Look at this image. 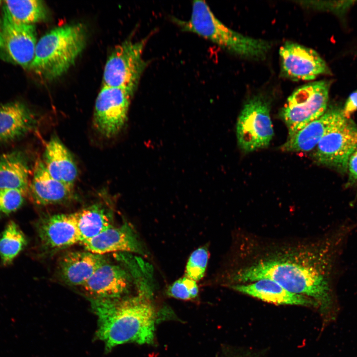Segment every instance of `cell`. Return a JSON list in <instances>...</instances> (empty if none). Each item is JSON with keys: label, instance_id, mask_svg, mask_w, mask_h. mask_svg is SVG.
I'll list each match as a JSON object with an SVG mask.
<instances>
[{"label": "cell", "instance_id": "obj_5", "mask_svg": "<svg viewBox=\"0 0 357 357\" xmlns=\"http://www.w3.org/2000/svg\"><path fill=\"white\" fill-rule=\"evenodd\" d=\"M329 80L315 81L296 89L288 98L280 115L290 137L323 115L328 108Z\"/></svg>", "mask_w": 357, "mask_h": 357}, {"label": "cell", "instance_id": "obj_3", "mask_svg": "<svg viewBox=\"0 0 357 357\" xmlns=\"http://www.w3.org/2000/svg\"><path fill=\"white\" fill-rule=\"evenodd\" d=\"M87 38L86 27L77 23L56 27L37 42L29 68L48 80L65 73L81 54Z\"/></svg>", "mask_w": 357, "mask_h": 357}, {"label": "cell", "instance_id": "obj_28", "mask_svg": "<svg viewBox=\"0 0 357 357\" xmlns=\"http://www.w3.org/2000/svg\"><path fill=\"white\" fill-rule=\"evenodd\" d=\"M355 1H303L301 3L314 9L332 12L342 18Z\"/></svg>", "mask_w": 357, "mask_h": 357}, {"label": "cell", "instance_id": "obj_13", "mask_svg": "<svg viewBox=\"0 0 357 357\" xmlns=\"http://www.w3.org/2000/svg\"><path fill=\"white\" fill-rule=\"evenodd\" d=\"M131 277L122 267L106 261L82 286L93 299L121 298L129 290Z\"/></svg>", "mask_w": 357, "mask_h": 357}, {"label": "cell", "instance_id": "obj_23", "mask_svg": "<svg viewBox=\"0 0 357 357\" xmlns=\"http://www.w3.org/2000/svg\"><path fill=\"white\" fill-rule=\"evenodd\" d=\"M3 2V15L17 24H34L45 20L48 16L47 8L42 0H5Z\"/></svg>", "mask_w": 357, "mask_h": 357}, {"label": "cell", "instance_id": "obj_12", "mask_svg": "<svg viewBox=\"0 0 357 357\" xmlns=\"http://www.w3.org/2000/svg\"><path fill=\"white\" fill-rule=\"evenodd\" d=\"M36 226L40 242L48 250L57 251L81 242L74 213L43 216Z\"/></svg>", "mask_w": 357, "mask_h": 357}, {"label": "cell", "instance_id": "obj_25", "mask_svg": "<svg viewBox=\"0 0 357 357\" xmlns=\"http://www.w3.org/2000/svg\"><path fill=\"white\" fill-rule=\"evenodd\" d=\"M208 260V252L206 247L194 250L188 259L185 276L196 282L201 279L205 274Z\"/></svg>", "mask_w": 357, "mask_h": 357}, {"label": "cell", "instance_id": "obj_7", "mask_svg": "<svg viewBox=\"0 0 357 357\" xmlns=\"http://www.w3.org/2000/svg\"><path fill=\"white\" fill-rule=\"evenodd\" d=\"M270 112L269 103L261 95L253 96L244 104L236 126L238 144L243 151L269 145L274 135Z\"/></svg>", "mask_w": 357, "mask_h": 357}, {"label": "cell", "instance_id": "obj_20", "mask_svg": "<svg viewBox=\"0 0 357 357\" xmlns=\"http://www.w3.org/2000/svg\"><path fill=\"white\" fill-rule=\"evenodd\" d=\"M37 119L19 101L0 106V142H10L27 135L36 127Z\"/></svg>", "mask_w": 357, "mask_h": 357}, {"label": "cell", "instance_id": "obj_21", "mask_svg": "<svg viewBox=\"0 0 357 357\" xmlns=\"http://www.w3.org/2000/svg\"><path fill=\"white\" fill-rule=\"evenodd\" d=\"M30 169L26 155L15 150L0 155V189H17L28 193Z\"/></svg>", "mask_w": 357, "mask_h": 357}, {"label": "cell", "instance_id": "obj_31", "mask_svg": "<svg viewBox=\"0 0 357 357\" xmlns=\"http://www.w3.org/2000/svg\"><path fill=\"white\" fill-rule=\"evenodd\" d=\"M1 2H2V1L0 0V5L1 4Z\"/></svg>", "mask_w": 357, "mask_h": 357}, {"label": "cell", "instance_id": "obj_9", "mask_svg": "<svg viewBox=\"0 0 357 357\" xmlns=\"http://www.w3.org/2000/svg\"><path fill=\"white\" fill-rule=\"evenodd\" d=\"M357 147V124L347 119L321 139L314 149L313 156L318 164L344 174Z\"/></svg>", "mask_w": 357, "mask_h": 357}, {"label": "cell", "instance_id": "obj_4", "mask_svg": "<svg viewBox=\"0 0 357 357\" xmlns=\"http://www.w3.org/2000/svg\"><path fill=\"white\" fill-rule=\"evenodd\" d=\"M175 21L183 30L201 36L242 58L262 60L271 48L266 40L244 35L226 26L204 0L193 1L188 20L175 19Z\"/></svg>", "mask_w": 357, "mask_h": 357}, {"label": "cell", "instance_id": "obj_14", "mask_svg": "<svg viewBox=\"0 0 357 357\" xmlns=\"http://www.w3.org/2000/svg\"><path fill=\"white\" fill-rule=\"evenodd\" d=\"M346 119L342 109L337 107L327 108L320 118L288 137L282 148L291 152L310 151L315 148L325 135Z\"/></svg>", "mask_w": 357, "mask_h": 357}, {"label": "cell", "instance_id": "obj_29", "mask_svg": "<svg viewBox=\"0 0 357 357\" xmlns=\"http://www.w3.org/2000/svg\"><path fill=\"white\" fill-rule=\"evenodd\" d=\"M347 172L349 183L357 187V147L349 160Z\"/></svg>", "mask_w": 357, "mask_h": 357}, {"label": "cell", "instance_id": "obj_16", "mask_svg": "<svg viewBox=\"0 0 357 357\" xmlns=\"http://www.w3.org/2000/svg\"><path fill=\"white\" fill-rule=\"evenodd\" d=\"M73 192V188L50 175L41 159L36 161L28 189L35 204L46 206L63 203L71 198Z\"/></svg>", "mask_w": 357, "mask_h": 357}, {"label": "cell", "instance_id": "obj_17", "mask_svg": "<svg viewBox=\"0 0 357 357\" xmlns=\"http://www.w3.org/2000/svg\"><path fill=\"white\" fill-rule=\"evenodd\" d=\"M235 290L264 301L276 304L313 306L315 302L304 296L293 293L275 281L262 278L254 282L233 286Z\"/></svg>", "mask_w": 357, "mask_h": 357}, {"label": "cell", "instance_id": "obj_15", "mask_svg": "<svg viewBox=\"0 0 357 357\" xmlns=\"http://www.w3.org/2000/svg\"><path fill=\"white\" fill-rule=\"evenodd\" d=\"M81 244L86 251L102 255L118 251L143 253L134 231L127 223L113 226Z\"/></svg>", "mask_w": 357, "mask_h": 357}, {"label": "cell", "instance_id": "obj_1", "mask_svg": "<svg viewBox=\"0 0 357 357\" xmlns=\"http://www.w3.org/2000/svg\"><path fill=\"white\" fill-rule=\"evenodd\" d=\"M357 228V222L345 220L312 244L271 253L238 270L232 278L239 284L270 279L312 299L321 310H328L337 302L335 286L341 255Z\"/></svg>", "mask_w": 357, "mask_h": 357}, {"label": "cell", "instance_id": "obj_18", "mask_svg": "<svg viewBox=\"0 0 357 357\" xmlns=\"http://www.w3.org/2000/svg\"><path fill=\"white\" fill-rule=\"evenodd\" d=\"M106 261L102 255L88 251H69L60 259L58 273L61 280L67 284L83 286Z\"/></svg>", "mask_w": 357, "mask_h": 357}, {"label": "cell", "instance_id": "obj_6", "mask_svg": "<svg viewBox=\"0 0 357 357\" xmlns=\"http://www.w3.org/2000/svg\"><path fill=\"white\" fill-rule=\"evenodd\" d=\"M148 39L126 40L115 47L104 67L103 86L123 88L133 94L147 64L143 53Z\"/></svg>", "mask_w": 357, "mask_h": 357}, {"label": "cell", "instance_id": "obj_11", "mask_svg": "<svg viewBox=\"0 0 357 357\" xmlns=\"http://www.w3.org/2000/svg\"><path fill=\"white\" fill-rule=\"evenodd\" d=\"M282 75L296 81H309L330 71L324 60L314 50L291 41L279 49Z\"/></svg>", "mask_w": 357, "mask_h": 357}, {"label": "cell", "instance_id": "obj_2", "mask_svg": "<svg viewBox=\"0 0 357 357\" xmlns=\"http://www.w3.org/2000/svg\"><path fill=\"white\" fill-rule=\"evenodd\" d=\"M133 297L115 299H93L98 317L97 336L107 349L128 342L151 344L156 318L150 294L141 289Z\"/></svg>", "mask_w": 357, "mask_h": 357}, {"label": "cell", "instance_id": "obj_27", "mask_svg": "<svg viewBox=\"0 0 357 357\" xmlns=\"http://www.w3.org/2000/svg\"><path fill=\"white\" fill-rule=\"evenodd\" d=\"M167 294L176 298L189 300L197 296L198 288L196 281L184 276L170 285Z\"/></svg>", "mask_w": 357, "mask_h": 357}, {"label": "cell", "instance_id": "obj_8", "mask_svg": "<svg viewBox=\"0 0 357 357\" xmlns=\"http://www.w3.org/2000/svg\"><path fill=\"white\" fill-rule=\"evenodd\" d=\"M133 93L123 88L103 86L96 100L93 117L95 130L104 137L116 136L127 119Z\"/></svg>", "mask_w": 357, "mask_h": 357}, {"label": "cell", "instance_id": "obj_19", "mask_svg": "<svg viewBox=\"0 0 357 357\" xmlns=\"http://www.w3.org/2000/svg\"><path fill=\"white\" fill-rule=\"evenodd\" d=\"M41 159L53 178L73 189L77 167L71 153L57 136L47 142Z\"/></svg>", "mask_w": 357, "mask_h": 357}, {"label": "cell", "instance_id": "obj_22", "mask_svg": "<svg viewBox=\"0 0 357 357\" xmlns=\"http://www.w3.org/2000/svg\"><path fill=\"white\" fill-rule=\"evenodd\" d=\"M81 242L113 227L111 213L103 205L94 204L74 213Z\"/></svg>", "mask_w": 357, "mask_h": 357}, {"label": "cell", "instance_id": "obj_24", "mask_svg": "<svg viewBox=\"0 0 357 357\" xmlns=\"http://www.w3.org/2000/svg\"><path fill=\"white\" fill-rule=\"evenodd\" d=\"M26 244V238L19 226L9 221L0 237V257L3 265L11 264Z\"/></svg>", "mask_w": 357, "mask_h": 357}, {"label": "cell", "instance_id": "obj_26", "mask_svg": "<svg viewBox=\"0 0 357 357\" xmlns=\"http://www.w3.org/2000/svg\"><path fill=\"white\" fill-rule=\"evenodd\" d=\"M27 192L17 189H0V213L9 214L23 204Z\"/></svg>", "mask_w": 357, "mask_h": 357}, {"label": "cell", "instance_id": "obj_10", "mask_svg": "<svg viewBox=\"0 0 357 357\" xmlns=\"http://www.w3.org/2000/svg\"><path fill=\"white\" fill-rule=\"evenodd\" d=\"M36 37L34 24H17L2 15L0 18V59L29 67L34 57Z\"/></svg>", "mask_w": 357, "mask_h": 357}, {"label": "cell", "instance_id": "obj_30", "mask_svg": "<svg viewBox=\"0 0 357 357\" xmlns=\"http://www.w3.org/2000/svg\"><path fill=\"white\" fill-rule=\"evenodd\" d=\"M357 110V90L352 93L346 100L342 109L344 116L350 119V115Z\"/></svg>", "mask_w": 357, "mask_h": 357}]
</instances>
